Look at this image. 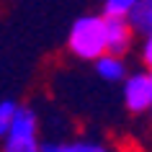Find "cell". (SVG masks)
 <instances>
[{"mask_svg":"<svg viewBox=\"0 0 152 152\" xmlns=\"http://www.w3.org/2000/svg\"><path fill=\"white\" fill-rule=\"evenodd\" d=\"M106 18H108V52L126 57L134 49V39H137L134 26L124 16H106Z\"/></svg>","mask_w":152,"mask_h":152,"instance_id":"cell-4","label":"cell"},{"mask_svg":"<svg viewBox=\"0 0 152 152\" xmlns=\"http://www.w3.org/2000/svg\"><path fill=\"white\" fill-rule=\"evenodd\" d=\"M142 0H103V13L106 16H124L126 18Z\"/></svg>","mask_w":152,"mask_h":152,"instance_id":"cell-8","label":"cell"},{"mask_svg":"<svg viewBox=\"0 0 152 152\" xmlns=\"http://www.w3.org/2000/svg\"><path fill=\"white\" fill-rule=\"evenodd\" d=\"M64 47L80 62H96L108 52V18L106 13H85L72 21Z\"/></svg>","mask_w":152,"mask_h":152,"instance_id":"cell-1","label":"cell"},{"mask_svg":"<svg viewBox=\"0 0 152 152\" xmlns=\"http://www.w3.org/2000/svg\"><path fill=\"white\" fill-rule=\"evenodd\" d=\"M150 77H152V70H150Z\"/></svg>","mask_w":152,"mask_h":152,"instance_id":"cell-12","label":"cell"},{"mask_svg":"<svg viewBox=\"0 0 152 152\" xmlns=\"http://www.w3.org/2000/svg\"><path fill=\"white\" fill-rule=\"evenodd\" d=\"M44 152H108V144L93 137H75L64 142H44Z\"/></svg>","mask_w":152,"mask_h":152,"instance_id":"cell-6","label":"cell"},{"mask_svg":"<svg viewBox=\"0 0 152 152\" xmlns=\"http://www.w3.org/2000/svg\"><path fill=\"white\" fill-rule=\"evenodd\" d=\"M129 23L134 26L137 36H144V34L152 31V0H142L132 13H129Z\"/></svg>","mask_w":152,"mask_h":152,"instance_id":"cell-7","label":"cell"},{"mask_svg":"<svg viewBox=\"0 0 152 152\" xmlns=\"http://www.w3.org/2000/svg\"><path fill=\"white\" fill-rule=\"evenodd\" d=\"M39 132H41V124L36 108L21 103L10 126L5 129V134H0L3 137V152H44V142H41Z\"/></svg>","mask_w":152,"mask_h":152,"instance_id":"cell-2","label":"cell"},{"mask_svg":"<svg viewBox=\"0 0 152 152\" xmlns=\"http://www.w3.org/2000/svg\"><path fill=\"white\" fill-rule=\"evenodd\" d=\"M18 101H13V98H3V103H0V134H5V129L10 126V121H13V116H16L18 111Z\"/></svg>","mask_w":152,"mask_h":152,"instance_id":"cell-9","label":"cell"},{"mask_svg":"<svg viewBox=\"0 0 152 152\" xmlns=\"http://www.w3.org/2000/svg\"><path fill=\"white\" fill-rule=\"evenodd\" d=\"M139 59L147 70H152V31L144 34L142 41H139Z\"/></svg>","mask_w":152,"mask_h":152,"instance_id":"cell-10","label":"cell"},{"mask_svg":"<svg viewBox=\"0 0 152 152\" xmlns=\"http://www.w3.org/2000/svg\"><path fill=\"white\" fill-rule=\"evenodd\" d=\"M121 98L132 116H144L152 108V77L150 70L129 72V77L121 83Z\"/></svg>","mask_w":152,"mask_h":152,"instance_id":"cell-3","label":"cell"},{"mask_svg":"<svg viewBox=\"0 0 152 152\" xmlns=\"http://www.w3.org/2000/svg\"><path fill=\"white\" fill-rule=\"evenodd\" d=\"M93 70L101 80L106 83H124L129 77V62L124 54H113V52H106L103 57H98L93 62Z\"/></svg>","mask_w":152,"mask_h":152,"instance_id":"cell-5","label":"cell"},{"mask_svg":"<svg viewBox=\"0 0 152 152\" xmlns=\"http://www.w3.org/2000/svg\"><path fill=\"white\" fill-rule=\"evenodd\" d=\"M144 119H147V129H150V134H152V108L144 113Z\"/></svg>","mask_w":152,"mask_h":152,"instance_id":"cell-11","label":"cell"}]
</instances>
